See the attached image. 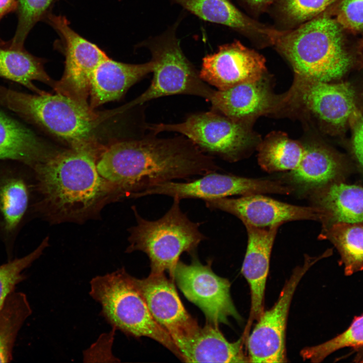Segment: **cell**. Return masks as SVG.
<instances>
[{
  "label": "cell",
  "mask_w": 363,
  "mask_h": 363,
  "mask_svg": "<svg viewBox=\"0 0 363 363\" xmlns=\"http://www.w3.org/2000/svg\"><path fill=\"white\" fill-rule=\"evenodd\" d=\"M306 256L285 283L277 301L263 311L247 338L249 362L278 363L287 361L285 335L289 309L294 292L303 276L322 258Z\"/></svg>",
  "instance_id": "11"
},
{
  "label": "cell",
  "mask_w": 363,
  "mask_h": 363,
  "mask_svg": "<svg viewBox=\"0 0 363 363\" xmlns=\"http://www.w3.org/2000/svg\"><path fill=\"white\" fill-rule=\"evenodd\" d=\"M336 247L346 275L363 270V222L327 225L321 234Z\"/></svg>",
  "instance_id": "27"
},
{
  "label": "cell",
  "mask_w": 363,
  "mask_h": 363,
  "mask_svg": "<svg viewBox=\"0 0 363 363\" xmlns=\"http://www.w3.org/2000/svg\"><path fill=\"white\" fill-rule=\"evenodd\" d=\"M213 111L235 120H246L269 113L280 102L263 77L225 90H215L210 101Z\"/></svg>",
  "instance_id": "20"
},
{
  "label": "cell",
  "mask_w": 363,
  "mask_h": 363,
  "mask_svg": "<svg viewBox=\"0 0 363 363\" xmlns=\"http://www.w3.org/2000/svg\"><path fill=\"white\" fill-rule=\"evenodd\" d=\"M290 189L278 182L220 174L216 171L185 183L167 182L136 194V198L163 195L178 198L210 199L234 195L272 193L288 194Z\"/></svg>",
  "instance_id": "13"
},
{
  "label": "cell",
  "mask_w": 363,
  "mask_h": 363,
  "mask_svg": "<svg viewBox=\"0 0 363 363\" xmlns=\"http://www.w3.org/2000/svg\"><path fill=\"white\" fill-rule=\"evenodd\" d=\"M361 44H362V46H363V39H362V43H361Z\"/></svg>",
  "instance_id": "39"
},
{
  "label": "cell",
  "mask_w": 363,
  "mask_h": 363,
  "mask_svg": "<svg viewBox=\"0 0 363 363\" xmlns=\"http://www.w3.org/2000/svg\"><path fill=\"white\" fill-rule=\"evenodd\" d=\"M32 310L26 295L12 291L0 308V362L12 359L18 333Z\"/></svg>",
  "instance_id": "29"
},
{
  "label": "cell",
  "mask_w": 363,
  "mask_h": 363,
  "mask_svg": "<svg viewBox=\"0 0 363 363\" xmlns=\"http://www.w3.org/2000/svg\"><path fill=\"white\" fill-rule=\"evenodd\" d=\"M317 190L315 202L326 225L363 222L362 187L338 180Z\"/></svg>",
  "instance_id": "24"
},
{
  "label": "cell",
  "mask_w": 363,
  "mask_h": 363,
  "mask_svg": "<svg viewBox=\"0 0 363 363\" xmlns=\"http://www.w3.org/2000/svg\"><path fill=\"white\" fill-rule=\"evenodd\" d=\"M352 147L358 162L363 168V116H358L353 128Z\"/></svg>",
  "instance_id": "35"
},
{
  "label": "cell",
  "mask_w": 363,
  "mask_h": 363,
  "mask_svg": "<svg viewBox=\"0 0 363 363\" xmlns=\"http://www.w3.org/2000/svg\"><path fill=\"white\" fill-rule=\"evenodd\" d=\"M48 245V238L28 255L0 265V308L15 286L23 279V272L42 254Z\"/></svg>",
  "instance_id": "33"
},
{
  "label": "cell",
  "mask_w": 363,
  "mask_h": 363,
  "mask_svg": "<svg viewBox=\"0 0 363 363\" xmlns=\"http://www.w3.org/2000/svg\"><path fill=\"white\" fill-rule=\"evenodd\" d=\"M242 6L253 17L268 11L275 0H238Z\"/></svg>",
  "instance_id": "36"
},
{
  "label": "cell",
  "mask_w": 363,
  "mask_h": 363,
  "mask_svg": "<svg viewBox=\"0 0 363 363\" xmlns=\"http://www.w3.org/2000/svg\"><path fill=\"white\" fill-rule=\"evenodd\" d=\"M243 336L229 342L218 327L208 324L199 328L190 338L178 346L181 359L190 362H248L243 351Z\"/></svg>",
  "instance_id": "23"
},
{
  "label": "cell",
  "mask_w": 363,
  "mask_h": 363,
  "mask_svg": "<svg viewBox=\"0 0 363 363\" xmlns=\"http://www.w3.org/2000/svg\"><path fill=\"white\" fill-rule=\"evenodd\" d=\"M266 71L264 56L235 40L219 46L216 52L205 56L199 75L205 82L218 90H225L259 80Z\"/></svg>",
  "instance_id": "17"
},
{
  "label": "cell",
  "mask_w": 363,
  "mask_h": 363,
  "mask_svg": "<svg viewBox=\"0 0 363 363\" xmlns=\"http://www.w3.org/2000/svg\"><path fill=\"white\" fill-rule=\"evenodd\" d=\"M347 32L326 10L295 28L279 30L273 46L295 76L330 82L342 77L353 63Z\"/></svg>",
  "instance_id": "3"
},
{
  "label": "cell",
  "mask_w": 363,
  "mask_h": 363,
  "mask_svg": "<svg viewBox=\"0 0 363 363\" xmlns=\"http://www.w3.org/2000/svg\"><path fill=\"white\" fill-rule=\"evenodd\" d=\"M305 146L286 134L274 132L262 142L258 150V162L269 172L295 170L304 155Z\"/></svg>",
  "instance_id": "28"
},
{
  "label": "cell",
  "mask_w": 363,
  "mask_h": 363,
  "mask_svg": "<svg viewBox=\"0 0 363 363\" xmlns=\"http://www.w3.org/2000/svg\"><path fill=\"white\" fill-rule=\"evenodd\" d=\"M180 200L174 198L168 211L153 221L142 218L133 207L137 222L129 229L130 245L126 250L128 253H146L150 261L151 273L167 271L172 280L180 255L193 252L206 238L199 230L201 223L191 221L182 211Z\"/></svg>",
  "instance_id": "6"
},
{
  "label": "cell",
  "mask_w": 363,
  "mask_h": 363,
  "mask_svg": "<svg viewBox=\"0 0 363 363\" xmlns=\"http://www.w3.org/2000/svg\"><path fill=\"white\" fill-rule=\"evenodd\" d=\"M179 19L164 32L138 44L148 48L154 62L151 83L145 92L128 105L131 107L164 96L184 94L199 96L210 101L215 90L200 77L185 55L176 36Z\"/></svg>",
  "instance_id": "7"
},
{
  "label": "cell",
  "mask_w": 363,
  "mask_h": 363,
  "mask_svg": "<svg viewBox=\"0 0 363 363\" xmlns=\"http://www.w3.org/2000/svg\"><path fill=\"white\" fill-rule=\"evenodd\" d=\"M147 129L157 135L162 132L180 133L203 152L230 161L237 159L254 141L246 122L212 110L190 114L179 123L148 125Z\"/></svg>",
  "instance_id": "8"
},
{
  "label": "cell",
  "mask_w": 363,
  "mask_h": 363,
  "mask_svg": "<svg viewBox=\"0 0 363 363\" xmlns=\"http://www.w3.org/2000/svg\"><path fill=\"white\" fill-rule=\"evenodd\" d=\"M18 0H0V21L8 14L15 12Z\"/></svg>",
  "instance_id": "37"
},
{
  "label": "cell",
  "mask_w": 363,
  "mask_h": 363,
  "mask_svg": "<svg viewBox=\"0 0 363 363\" xmlns=\"http://www.w3.org/2000/svg\"><path fill=\"white\" fill-rule=\"evenodd\" d=\"M211 210H219L239 218L245 225L259 228L280 226L284 222L299 220L321 219L316 207H305L281 202L261 194L204 200Z\"/></svg>",
  "instance_id": "16"
},
{
  "label": "cell",
  "mask_w": 363,
  "mask_h": 363,
  "mask_svg": "<svg viewBox=\"0 0 363 363\" xmlns=\"http://www.w3.org/2000/svg\"><path fill=\"white\" fill-rule=\"evenodd\" d=\"M344 172L343 164L335 154L322 146L311 145L305 146L301 161L290 171V176L299 186L317 189L339 180Z\"/></svg>",
  "instance_id": "26"
},
{
  "label": "cell",
  "mask_w": 363,
  "mask_h": 363,
  "mask_svg": "<svg viewBox=\"0 0 363 363\" xmlns=\"http://www.w3.org/2000/svg\"><path fill=\"white\" fill-rule=\"evenodd\" d=\"M201 19L227 26L256 47L273 46L279 30L247 15L230 0H170Z\"/></svg>",
  "instance_id": "18"
},
{
  "label": "cell",
  "mask_w": 363,
  "mask_h": 363,
  "mask_svg": "<svg viewBox=\"0 0 363 363\" xmlns=\"http://www.w3.org/2000/svg\"><path fill=\"white\" fill-rule=\"evenodd\" d=\"M156 135L150 132L106 147L96 163L99 174L132 197L163 183L218 170L213 158L185 136Z\"/></svg>",
  "instance_id": "1"
},
{
  "label": "cell",
  "mask_w": 363,
  "mask_h": 363,
  "mask_svg": "<svg viewBox=\"0 0 363 363\" xmlns=\"http://www.w3.org/2000/svg\"><path fill=\"white\" fill-rule=\"evenodd\" d=\"M154 62L131 64L107 57L95 70L91 78L90 107L94 109L108 102L119 99L127 90L148 74Z\"/></svg>",
  "instance_id": "21"
},
{
  "label": "cell",
  "mask_w": 363,
  "mask_h": 363,
  "mask_svg": "<svg viewBox=\"0 0 363 363\" xmlns=\"http://www.w3.org/2000/svg\"><path fill=\"white\" fill-rule=\"evenodd\" d=\"M0 105L27 125L65 140L70 147L98 142L94 136L97 112L61 94L27 93L0 84Z\"/></svg>",
  "instance_id": "4"
},
{
  "label": "cell",
  "mask_w": 363,
  "mask_h": 363,
  "mask_svg": "<svg viewBox=\"0 0 363 363\" xmlns=\"http://www.w3.org/2000/svg\"><path fill=\"white\" fill-rule=\"evenodd\" d=\"M155 320L170 335L178 348L200 328L185 309L173 280L164 273L152 274L144 279L132 276Z\"/></svg>",
  "instance_id": "14"
},
{
  "label": "cell",
  "mask_w": 363,
  "mask_h": 363,
  "mask_svg": "<svg viewBox=\"0 0 363 363\" xmlns=\"http://www.w3.org/2000/svg\"><path fill=\"white\" fill-rule=\"evenodd\" d=\"M56 0H18L15 13L18 23L15 34L10 43L18 47H24L26 39L38 22L45 21Z\"/></svg>",
  "instance_id": "32"
},
{
  "label": "cell",
  "mask_w": 363,
  "mask_h": 363,
  "mask_svg": "<svg viewBox=\"0 0 363 363\" xmlns=\"http://www.w3.org/2000/svg\"><path fill=\"white\" fill-rule=\"evenodd\" d=\"M173 280L184 295L204 313L208 324L218 327L228 324V318L241 320L232 300L230 283L215 274L210 265H203L194 258L188 265L178 261Z\"/></svg>",
  "instance_id": "12"
},
{
  "label": "cell",
  "mask_w": 363,
  "mask_h": 363,
  "mask_svg": "<svg viewBox=\"0 0 363 363\" xmlns=\"http://www.w3.org/2000/svg\"><path fill=\"white\" fill-rule=\"evenodd\" d=\"M295 77L285 98L295 101L330 125L343 128L347 124L356 109L355 94L350 85Z\"/></svg>",
  "instance_id": "15"
},
{
  "label": "cell",
  "mask_w": 363,
  "mask_h": 363,
  "mask_svg": "<svg viewBox=\"0 0 363 363\" xmlns=\"http://www.w3.org/2000/svg\"><path fill=\"white\" fill-rule=\"evenodd\" d=\"M105 148L99 142L70 147L30 166L37 213L51 220H79L101 207L114 192L123 196L97 171V161Z\"/></svg>",
  "instance_id": "2"
},
{
  "label": "cell",
  "mask_w": 363,
  "mask_h": 363,
  "mask_svg": "<svg viewBox=\"0 0 363 363\" xmlns=\"http://www.w3.org/2000/svg\"><path fill=\"white\" fill-rule=\"evenodd\" d=\"M340 0H275L268 11L276 29H293L324 12Z\"/></svg>",
  "instance_id": "30"
},
{
  "label": "cell",
  "mask_w": 363,
  "mask_h": 363,
  "mask_svg": "<svg viewBox=\"0 0 363 363\" xmlns=\"http://www.w3.org/2000/svg\"><path fill=\"white\" fill-rule=\"evenodd\" d=\"M3 41H4L0 38V43L2 42Z\"/></svg>",
  "instance_id": "38"
},
{
  "label": "cell",
  "mask_w": 363,
  "mask_h": 363,
  "mask_svg": "<svg viewBox=\"0 0 363 363\" xmlns=\"http://www.w3.org/2000/svg\"><path fill=\"white\" fill-rule=\"evenodd\" d=\"M248 240L241 273L251 292V309L244 334L248 335L253 322L264 311V298L271 253L279 225L259 228L245 225Z\"/></svg>",
  "instance_id": "19"
},
{
  "label": "cell",
  "mask_w": 363,
  "mask_h": 363,
  "mask_svg": "<svg viewBox=\"0 0 363 363\" xmlns=\"http://www.w3.org/2000/svg\"><path fill=\"white\" fill-rule=\"evenodd\" d=\"M360 347H363V315L355 317L342 333L318 345L304 348L300 355L304 360L317 363L341 348Z\"/></svg>",
  "instance_id": "31"
},
{
  "label": "cell",
  "mask_w": 363,
  "mask_h": 363,
  "mask_svg": "<svg viewBox=\"0 0 363 363\" xmlns=\"http://www.w3.org/2000/svg\"><path fill=\"white\" fill-rule=\"evenodd\" d=\"M52 152L27 124L0 105V159L32 166Z\"/></svg>",
  "instance_id": "22"
},
{
  "label": "cell",
  "mask_w": 363,
  "mask_h": 363,
  "mask_svg": "<svg viewBox=\"0 0 363 363\" xmlns=\"http://www.w3.org/2000/svg\"><path fill=\"white\" fill-rule=\"evenodd\" d=\"M44 63V59L32 54L24 47L14 46L10 41L0 43V78L17 83L35 94L45 91L35 86L34 81L52 87L55 83L45 72Z\"/></svg>",
  "instance_id": "25"
},
{
  "label": "cell",
  "mask_w": 363,
  "mask_h": 363,
  "mask_svg": "<svg viewBox=\"0 0 363 363\" xmlns=\"http://www.w3.org/2000/svg\"><path fill=\"white\" fill-rule=\"evenodd\" d=\"M37 202L32 168L20 161L0 159V239L9 260L29 215L37 213Z\"/></svg>",
  "instance_id": "9"
},
{
  "label": "cell",
  "mask_w": 363,
  "mask_h": 363,
  "mask_svg": "<svg viewBox=\"0 0 363 363\" xmlns=\"http://www.w3.org/2000/svg\"><path fill=\"white\" fill-rule=\"evenodd\" d=\"M90 295L100 304L101 316L113 328L130 336L154 339L180 358L172 338L152 316L132 276L124 268L92 278Z\"/></svg>",
  "instance_id": "5"
},
{
  "label": "cell",
  "mask_w": 363,
  "mask_h": 363,
  "mask_svg": "<svg viewBox=\"0 0 363 363\" xmlns=\"http://www.w3.org/2000/svg\"><path fill=\"white\" fill-rule=\"evenodd\" d=\"M45 22L58 34L65 56L63 75L52 88L84 106L88 103L90 83L98 66L108 56L96 44L74 31L65 17L51 13Z\"/></svg>",
  "instance_id": "10"
},
{
  "label": "cell",
  "mask_w": 363,
  "mask_h": 363,
  "mask_svg": "<svg viewBox=\"0 0 363 363\" xmlns=\"http://www.w3.org/2000/svg\"><path fill=\"white\" fill-rule=\"evenodd\" d=\"M327 10L347 32L363 33V0H340Z\"/></svg>",
  "instance_id": "34"
}]
</instances>
